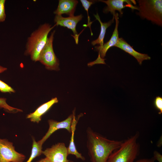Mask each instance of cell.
Here are the masks:
<instances>
[{
    "label": "cell",
    "mask_w": 162,
    "mask_h": 162,
    "mask_svg": "<svg viewBox=\"0 0 162 162\" xmlns=\"http://www.w3.org/2000/svg\"><path fill=\"white\" fill-rule=\"evenodd\" d=\"M25 158L15 150L12 142L0 138V162H23Z\"/></svg>",
    "instance_id": "obj_6"
},
{
    "label": "cell",
    "mask_w": 162,
    "mask_h": 162,
    "mask_svg": "<svg viewBox=\"0 0 162 162\" xmlns=\"http://www.w3.org/2000/svg\"><path fill=\"white\" fill-rule=\"evenodd\" d=\"M155 160L152 158H143L137 160L134 162H154Z\"/></svg>",
    "instance_id": "obj_23"
},
{
    "label": "cell",
    "mask_w": 162,
    "mask_h": 162,
    "mask_svg": "<svg viewBox=\"0 0 162 162\" xmlns=\"http://www.w3.org/2000/svg\"><path fill=\"white\" fill-rule=\"evenodd\" d=\"M153 158L155 160H156L158 162H162V155L157 151L154 152Z\"/></svg>",
    "instance_id": "obj_22"
},
{
    "label": "cell",
    "mask_w": 162,
    "mask_h": 162,
    "mask_svg": "<svg viewBox=\"0 0 162 162\" xmlns=\"http://www.w3.org/2000/svg\"><path fill=\"white\" fill-rule=\"evenodd\" d=\"M0 91L3 93L14 92L15 90L9 85L0 80Z\"/></svg>",
    "instance_id": "obj_19"
},
{
    "label": "cell",
    "mask_w": 162,
    "mask_h": 162,
    "mask_svg": "<svg viewBox=\"0 0 162 162\" xmlns=\"http://www.w3.org/2000/svg\"><path fill=\"white\" fill-rule=\"evenodd\" d=\"M83 16L80 14L76 16H69L65 17L62 15H56L54 19V22L56 26L66 27L71 29L74 35V38L76 43L77 44L78 42L79 35L76 29L77 23L82 19Z\"/></svg>",
    "instance_id": "obj_9"
},
{
    "label": "cell",
    "mask_w": 162,
    "mask_h": 162,
    "mask_svg": "<svg viewBox=\"0 0 162 162\" xmlns=\"http://www.w3.org/2000/svg\"><path fill=\"white\" fill-rule=\"evenodd\" d=\"M55 31L52 32L48 38L46 43L40 54L38 61L44 65L47 69L58 71L59 61L54 52L53 42Z\"/></svg>",
    "instance_id": "obj_5"
},
{
    "label": "cell",
    "mask_w": 162,
    "mask_h": 162,
    "mask_svg": "<svg viewBox=\"0 0 162 162\" xmlns=\"http://www.w3.org/2000/svg\"><path fill=\"white\" fill-rule=\"evenodd\" d=\"M5 0H0V22H4L6 18L5 4Z\"/></svg>",
    "instance_id": "obj_20"
},
{
    "label": "cell",
    "mask_w": 162,
    "mask_h": 162,
    "mask_svg": "<svg viewBox=\"0 0 162 162\" xmlns=\"http://www.w3.org/2000/svg\"><path fill=\"white\" fill-rule=\"evenodd\" d=\"M139 6L137 14L142 18L146 19L158 26L162 25V1L137 0Z\"/></svg>",
    "instance_id": "obj_4"
},
{
    "label": "cell",
    "mask_w": 162,
    "mask_h": 162,
    "mask_svg": "<svg viewBox=\"0 0 162 162\" xmlns=\"http://www.w3.org/2000/svg\"><path fill=\"white\" fill-rule=\"evenodd\" d=\"M86 146L91 162H106L111 154L121 146L123 141L111 140L94 131L86 130Z\"/></svg>",
    "instance_id": "obj_1"
},
{
    "label": "cell",
    "mask_w": 162,
    "mask_h": 162,
    "mask_svg": "<svg viewBox=\"0 0 162 162\" xmlns=\"http://www.w3.org/2000/svg\"><path fill=\"white\" fill-rule=\"evenodd\" d=\"M7 70L6 68L0 65V73H2Z\"/></svg>",
    "instance_id": "obj_26"
},
{
    "label": "cell",
    "mask_w": 162,
    "mask_h": 162,
    "mask_svg": "<svg viewBox=\"0 0 162 162\" xmlns=\"http://www.w3.org/2000/svg\"><path fill=\"white\" fill-rule=\"evenodd\" d=\"M68 162H74L72 160H69Z\"/></svg>",
    "instance_id": "obj_27"
},
{
    "label": "cell",
    "mask_w": 162,
    "mask_h": 162,
    "mask_svg": "<svg viewBox=\"0 0 162 162\" xmlns=\"http://www.w3.org/2000/svg\"><path fill=\"white\" fill-rule=\"evenodd\" d=\"M73 118V114L69 115L65 120L58 122L53 119H49L48 122L49 125L48 130L42 139L38 142L42 146L44 142L50 136L57 130L60 129H65L69 133H71V126Z\"/></svg>",
    "instance_id": "obj_8"
},
{
    "label": "cell",
    "mask_w": 162,
    "mask_h": 162,
    "mask_svg": "<svg viewBox=\"0 0 162 162\" xmlns=\"http://www.w3.org/2000/svg\"><path fill=\"white\" fill-rule=\"evenodd\" d=\"M138 132L123 141L120 147L112 152L106 162H134L139 154L140 146L137 141Z\"/></svg>",
    "instance_id": "obj_3"
},
{
    "label": "cell",
    "mask_w": 162,
    "mask_h": 162,
    "mask_svg": "<svg viewBox=\"0 0 162 162\" xmlns=\"http://www.w3.org/2000/svg\"><path fill=\"white\" fill-rule=\"evenodd\" d=\"M118 14L116 13L114 16L116 20V26L112 36L110 40L102 46H97L95 47V50L99 53L98 59L102 60L105 56L108 50L111 47L115 46L118 43L119 38L118 27L119 24Z\"/></svg>",
    "instance_id": "obj_10"
},
{
    "label": "cell",
    "mask_w": 162,
    "mask_h": 162,
    "mask_svg": "<svg viewBox=\"0 0 162 162\" xmlns=\"http://www.w3.org/2000/svg\"><path fill=\"white\" fill-rule=\"evenodd\" d=\"M44 154L51 162H68L67 147L63 142H58L42 151Z\"/></svg>",
    "instance_id": "obj_7"
},
{
    "label": "cell",
    "mask_w": 162,
    "mask_h": 162,
    "mask_svg": "<svg viewBox=\"0 0 162 162\" xmlns=\"http://www.w3.org/2000/svg\"><path fill=\"white\" fill-rule=\"evenodd\" d=\"M56 26L45 23L33 31L28 38L25 54L30 56L33 61H38L40 52L46 43L48 35Z\"/></svg>",
    "instance_id": "obj_2"
},
{
    "label": "cell",
    "mask_w": 162,
    "mask_h": 162,
    "mask_svg": "<svg viewBox=\"0 0 162 162\" xmlns=\"http://www.w3.org/2000/svg\"><path fill=\"white\" fill-rule=\"evenodd\" d=\"M78 1L75 0H60L57 9L54 12L56 15H62L65 14L69 16H74Z\"/></svg>",
    "instance_id": "obj_14"
},
{
    "label": "cell",
    "mask_w": 162,
    "mask_h": 162,
    "mask_svg": "<svg viewBox=\"0 0 162 162\" xmlns=\"http://www.w3.org/2000/svg\"><path fill=\"white\" fill-rule=\"evenodd\" d=\"M73 118L71 126V135L70 141L69 145L67 147L68 155H74L77 159H80L83 161L85 160V158L82 154L79 153L77 150L74 141V135L76 127L78 121L76 120L75 116V110L73 112Z\"/></svg>",
    "instance_id": "obj_15"
},
{
    "label": "cell",
    "mask_w": 162,
    "mask_h": 162,
    "mask_svg": "<svg viewBox=\"0 0 162 162\" xmlns=\"http://www.w3.org/2000/svg\"><path fill=\"white\" fill-rule=\"evenodd\" d=\"M114 46L118 47L134 57L140 64L145 60H150L151 58L147 54H142L135 50L122 38H119Z\"/></svg>",
    "instance_id": "obj_13"
},
{
    "label": "cell",
    "mask_w": 162,
    "mask_h": 162,
    "mask_svg": "<svg viewBox=\"0 0 162 162\" xmlns=\"http://www.w3.org/2000/svg\"><path fill=\"white\" fill-rule=\"evenodd\" d=\"M36 162H51L47 158H42Z\"/></svg>",
    "instance_id": "obj_25"
},
{
    "label": "cell",
    "mask_w": 162,
    "mask_h": 162,
    "mask_svg": "<svg viewBox=\"0 0 162 162\" xmlns=\"http://www.w3.org/2000/svg\"><path fill=\"white\" fill-rule=\"evenodd\" d=\"M94 15L96 19L98 21L100 24V31L98 38L92 41L91 44L93 46L98 44L99 46H102L104 44V40L106 29L113 23L115 17H113L112 20L107 22H103L101 21L98 13L96 15L94 14Z\"/></svg>",
    "instance_id": "obj_16"
},
{
    "label": "cell",
    "mask_w": 162,
    "mask_h": 162,
    "mask_svg": "<svg viewBox=\"0 0 162 162\" xmlns=\"http://www.w3.org/2000/svg\"><path fill=\"white\" fill-rule=\"evenodd\" d=\"M32 145L31 153L30 157L26 162H31L37 157L42 154V146L37 142L34 139H32Z\"/></svg>",
    "instance_id": "obj_17"
},
{
    "label": "cell",
    "mask_w": 162,
    "mask_h": 162,
    "mask_svg": "<svg viewBox=\"0 0 162 162\" xmlns=\"http://www.w3.org/2000/svg\"><path fill=\"white\" fill-rule=\"evenodd\" d=\"M80 1L82 3V6L85 10L86 11L87 13L88 22L86 26H88L89 27L91 31V35H92L93 34L92 32L91 26L92 22L90 21V18L88 15V10L91 5L93 3L94 1H91L87 0H80Z\"/></svg>",
    "instance_id": "obj_18"
},
{
    "label": "cell",
    "mask_w": 162,
    "mask_h": 162,
    "mask_svg": "<svg viewBox=\"0 0 162 162\" xmlns=\"http://www.w3.org/2000/svg\"><path fill=\"white\" fill-rule=\"evenodd\" d=\"M162 136H161L158 141L157 143V146L158 147H160L162 145Z\"/></svg>",
    "instance_id": "obj_24"
},
{
    "label": "cell",
    "mask_w": 162,
    "mask_h": 162,
    "mask_svg": "<svg viewBox=\"0 0 162 162\" xmlns=\"http://www.w3.org/2000/svg\"><path fill=\"white\" fill-rule=\"evenodd\" d=\"M99 1L106 4L107 6L103 10V12L105 13H107L110 12L114 17L115 11H118L121 15L123 14L122 10L126 7H128L132 9L138 10V7L134 6L132 4L124 5L125 3L129 2L130 0H99Z\"/></svg>",
    "instance_id": "obj_11"
},
{
    "label": "cell",
    "mask_w": 162,
    "mask_h": 162,
    "mask_svg": "<svg viewBox=\"0 0 162 162\" xmlns=\"http://www.w3.org/2000/svg\"><path fill=\"white\" fill-rule=\"evenodd\" d=\"M154 104V107L158 111V113L161 114L162 113V98L158 96L155 98Z\"/></svg>",
    "instance_id": "obj_21"
},
{
    "label": "cell",
    "mask_w": 162,
    "mask_h": 162,
    "mask_svg": "<svg viewBox=\"0 0 162 162\" xmlns=\"http://www.w3.org/2000/svg\"><path fill=\"white\" fill-rule=\"evenodd\" d=\"M58 102V98L55 97L42 104L33 112L27 115L26 118L31 121L38 123L41 120L42 116L46 112L55 104Z\"/></svg>",
    "instance_id": "obj_12"
}]
</instances>
